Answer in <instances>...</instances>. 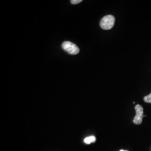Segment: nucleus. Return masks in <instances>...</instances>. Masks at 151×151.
I'll use <instances>...</instances> for the list:
<instances>
[{
  "instance_id": "4",
  "label": "nucleus",
  "mask_w": 151,
  "mask_h": 151,
  "mask_svg": "<svg viewBox=\"0 0 151 151\" xmlns=\"http://www.w3.org/2000/svg\"><path fill=\"white\" fill-rule=\"evenodd\" d=\"M96 140V138L94 136H90V137H88L84 139V142L87 144V145H90L91 143H94L95 142V141Z\"/></svg>"
},
{
  "instance_id": "7",
  "label": "nucleus",
  "mask_w": 151,
  "mask_h": 151,
  "mask_svg": "<svg viewBox=\"0 0 151 151\" xmlns=\"http://www.w3.org/2000/svg\"><path fill=\"white\" fill-rule=\"evenodd\" d=\"M120 151H125V150H120Z\"/></svg>"
},
{
  "instance_id": "2",
  "label": "nucleus",
  "mask_w": 151,
  "mask_h": 151,
  "mask_svg": "<svg viewBox=\"0 0 151 151\" xmlns=\"http://www.w3.org/2000/svg\"><path fill=\"white\" fill-rule=\"evenodd\" d=\"M62 48L69 54L76 55L78 54L80 52L79 48L75 44L73 43L70 42H68V41L64 42L62 43Z\"/></svg>"
},
{
  "instance_id": "1",
  "label": "nucleus",
  "mask_w": 151,
  "mask_h": 151,
  "mask_svg": "<svg viewBox=\"0 0 151 151\" xmlns=\"http://www.w3.org/2000/svg\"><path fill=\"white\" fill-rule=\"evenodd\" d=\"M115 22L114 16L108 15L104 16L100 22V26L104 30H110L113 27Z\"/></svg>"
},
{
  "instance_id": "6",
  "label": "nucleus",
  "mask_w": 151,
  "mask_h": 151,
  "mask_svg": "<svg viewBox=\"0 0 151 151\" xmlns=\"http://www.w3.org/2000/svg\"><path fill=\"white\" fill-rule=\"evenodd\" d=\"M82 1V0H71L70 2L72 4L76 5V4H78L80 3Z\"/></svg>"
},
{
  "instance_id": "3",
  "label": "nucleus",
  "mask_w": 151,
  "mask_h": 151,
  "mask_svg": "<svg viewBox=\"0 0 151 151\" xmlns=\"http://www.w3.org/2000/svg\"><path fill=\"white\" fill-rule=\"evenodd\" d=\"M136 115L133 119V123L136 125L142 124L143 121V118L144 116L143 108L140 105H137L135 106Z\"/></svg>"
},
{
  "instance_id": "5",
  "label": "nucleus",
  "mask_w": 151,
  "mask_h": 151,
  "mask_svg": "<svg viewBox=\"0 0 151 151\" xmlns=\"http://www.w3.org/2000/svg\"><path fill=\"white\" fill-rule=\"evenodd\" d=\"M143 100L146 103H151V93L144 97Z\"/></svg>"
}]
</instances>
